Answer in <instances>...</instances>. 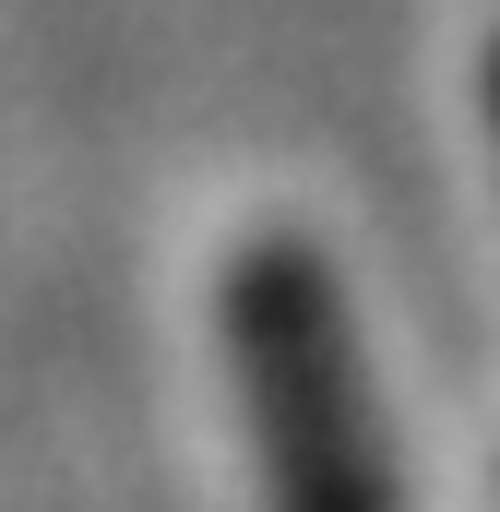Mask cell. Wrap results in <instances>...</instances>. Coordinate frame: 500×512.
Here are the masks:
<instances>
[{"label":"cell","mask_w":500,"mask_h":512,"mask_svg":"<svg viewBox=\"0 0 500 512\" xmlns=\"http://www.w3.org/2000/svg\"><path fill=\"white\" fill-rule=\"evenodd\" d=\"M489 120H500V60H489Z\"/></svg>","instance_id":"cell-2"},{"label":"cell","mask_w":500,"mask_h":512,"mask_svg":"<svg viewBox=\"0 0 500 512\" xmlns=\"http://www.w3.org/2000/svg\"><path fill=\"white\" fill-rule=\"evenodd\" d=\"M215 334L239 370V429L262 465V512H393V453L358 322L310 239H250L215 286Z\"/></svg>","instance_id":"cell-1"}]
</instances>
